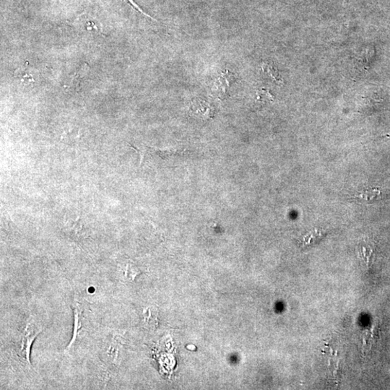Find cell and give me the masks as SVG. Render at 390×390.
I'll list each match as a JSON object with an SVG mask.
<instances>
[{
	"label": "cell",
	"instance_id": "obj_1",
	"mask_svg": "<svg viewBox=\"0 0 390 390\" xmlns=\"http://www.w3.org/2000/svg\"><path fill=\"white\" fill-rule=\"evenodd\" d=\"M73 308L75 317L74 333L70 343L68 345L67 351H73L78 348L90 332V318L86 308L77 300L73 303Z\"/></svg>",
	"mask_w": 390,
	"mask_h": 390
},
{
	"label": "cell",
	"instance_id": "obj_2",
	"mask_svg": "<svg viewBox=\"0 0 390 390\" xmlns=\"http://www.w3.org/2000/svg\"><path fill=\"white\" fill-rule=\"evenodd\" d=\"M42 328L39 325L30 322L27 324L21 333L17 346V355L23 364L31 366L30 361V348L36 338L42 332Z\"/></svg>",
	"mask_w": 390,
	"mask_h": 390
},
{
	"label": "cell",
	"instance_id": "obj_3",
	"mask_svg": "<svg viewBox=\"0 0 390 390\" xmlns=\"http://www.w3.org/2000/svg\"><path fill=\"white\" fill-rule=\"evenodd\" d=\"M234 82V75L229 71L223 72L218 75L214 81V93L218 98H224L228 94L229 89Z\"/></svg>",
	"mask_w": 390,
	"mask_h": 390
},
{
	"label": "cell",
	"instance_id": "obj_4",
	"mask_svg": "<svg viewBox=\"0 0 390 390\" xmlns=\"http://www.w3.org/2000/svg\"><path fill=\"white\" fill-rule=\"evenodd\" d=\"M89 70V66L87 64L82 66L78 71L75 73L73 76L71 77L70 80H69V83L67 84L68 89H76L79 88L80 85H81L82 82L83 81L84 78L87 75Z\"/></svg>",
	"mask_w": 390,
	"mask_h": 390
},
{
	"label": "cell",
	"instance_id": "obj_5",
	"mask_svg": "<svg viewBox=\"0 0 390 390\" xmlns=\"http://www.w3.org/2000/svg\"><path fill=\"white\" fill-rule=\"evenodd\" d=\"M381 194H382V191L378 188H368L361 192L353 194L351 198L370 203L375 201Z\"/></svg>",
	"mask_w": 390,
	"mask_h": 390
},
{
	"label": "cell",
	"instance_id": "obj_6",
	"mask_svg": "<svg viewBox=\"0 0 390 390\" xmlns=\"http://www.w3.org/2000/svg\"><path fill=\"white\" fill-rule=\"evenodd\" d=\"M193 112L198 115L210 116L212 114V107L207 102L201 99H195L191 105Z\"/></svg>",
	"mask_w": 390,
	"mask_h": 390
},
{
	"label": "cell",
	"instance_id": "obj_7",
	"mask_svg": "<svg viewBox=\"0 0 390 390\" xmlns=\"http://www.w3.org/2000/svg\"><path fill=\"white\" fill-rule=\"evenodd\" d=\"M78 26H81L82 28L84 30H87V31H98V27L96 26L94 21H90L85 16H80L79 19H78Z\"/></svg>",
	"mask_w": 390,
	"mask_h": 390
},
{
	"label": "cell",
	"instance_id": "obj_8",
	"mask_svg": "<svg viewBox=\"0 0 390 390\" xmlns=\"http://www.w3.org/2000/svg\"><path fill=\"white\" fill-rule=\"evenodd\" d=\"M15 73L16 76L19 77L22 81H26V83L34 82L33 74L28 67H20Z\"/></svg>",
	"mask_w": 390,
	"mask_h": 390
},
{
	"label": "cell",
	"instance_id": "obj_9",
	"mask_svg": "<svg viewBox=\"0 0 390 390\" xmlns=\"http://www.w3.org/2000/svg\"><path fill=\"white\" fill-rule=\"evenodd\" d=\"M123 1H124L125 3H126L127 4L130 5V7H132L134 10H136V11L138 12L139 13H140L141 15L146 16V17H150V19H151L152 20H154V21H155V19H153V17H150V15H147L146 12H143L142 9L139 8L138 5H137V3H135V1H134V0H123Z\"/></svg>",
	"mask_w": 390,
	"mask_h": 390
},
{
	"label": "cell",
	"instance_id": "obj_10",
	"mask_svg": "<svg viewBox=\"0 0 390 390\" xmlns=\"http://www.w3.org/2000/svg\"><path fill=\"white\" fill-rule=\"evenodd\" d=\"M266 67H266L267 68V72H268V73H267V74H268V75H270V72H271V73H273V69H271V68L270 67V66H266ZM270 76H271L272 78H272V79H273V80H278V77H277L276 75H273V74H271V73H270Z\"/></svg>",
	"mask_w": 390,
	"mask_h": 390
}]
</instances>
